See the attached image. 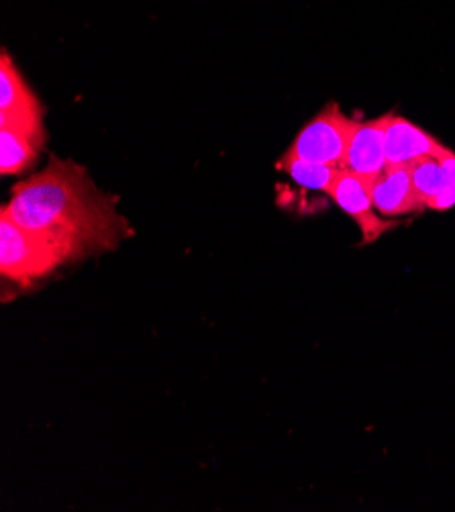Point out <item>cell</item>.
Wrapping results in <instances>:
<instances>
[{"label":"cell","mask_w":455,"mask_h":512,"mask_svg":"<svg viewBox=\"0 0 455 512\" xmlns=\"http://www.w3.org/2000/svg\"><path fill=\"white\" fill-rule=\"evenodd\" d=\"M3 211L58 245L68 262L113 251L131 235L115 200L94 184L86 168L60 158H49L45 170L13 186Z\"/></svg>","instance_id":"obj_1"},{"label":"cell","mask_w":455,"mask_h":512,"mask_svg":"<svg viewBox=\"0 0 455 512\" xmlns=\"http://www.w3.org/2000/svg\"><path fill=\"white\" fill-rule=\"evenodd\" d=\"M68 264L66 253L43 235L15 223L0 211V274L3 278L29 286Z\"/></svg>","instance_id":"obj_2"},{"label":"cell","mask_w":455,"mask_h":512,"mask_svg":"<svg viewBox=\"0 0 455 512\" xmlns=\"http://www.w3.org/2000/svg\"><path fill=\"white\" fill-rule=\"evenodd\" d=\"M43 117L45 109L39 98L19 74L9 51L3 49V56H0V127L29 137L43 149L47 141Z\"/></svg>","instance_id":"obj_3"},{"label":"cell","mask_w":455,"mask_h":512,"mask_svg":"<svg viewBox=\"0 0 455 512\" xmlns=\"http://www.w3.org/2000/svg\"><path fill=\"white\" fill-rule=\"evenodd\" d=\"M356 123L341 113L337 102H329L311 123L300 129L286 153L307 162L341 168Z\"/></svg>","instance_id":"obj_4"},{"label":"cell","mask_w":455,"mask_h":512,"mask_svg":"<svg viewBox=\"0 0 455 512\" xmlns=\"http://www.w3.org/2000/svg\"><path fill=\"white\" fill-rule=\"evenodd\" d=\"M370 188H372L370 180L341 168L327 192L337 207L345 215H349V219L358 223L362 231V243L366 245L374 243L380 235L396 227V223H390L378 217Z\"/></svg>","instance_id":"obj_5"},{"label":"cell","mask_w":455,"mask_h":512,"mask_svg":"<svg viewBox=\"0 0 455 512\" xmlns=\"http://www.w3.org/2000/svg\"><path fill=\"white\" fill-rule=\"evenodd\" d=\"M384 137H386V164L392 168L411 166L429 156L439 158L447 149L425 129L417 127L409 119L398 117L394 113L386 115Z\"/></svg>","instance_id":"obj_6"},{"label":"cell","mask_w":455,"mask_h":512,"mask_svg":"<svg viewBox=\"0 0 455 512\" xmlns=\"http://www.w3.org/2000/svg\"><path fill=\"white\" fill-rule=\"evenodd\" d=\"M384 127H386V115L378 117L376 121H366V123L358 121L356 129H353L349 137V145H347L341 168L374 182L388 168Z\"/></svg>","instance_id":"obj_7"},{"label":"cell","mask_w":455,"mask_h":512,"mask_svg":"<svg viewBox=\"0 0 455 512\" xmlns=\"http://www.w3.org/2000/svg\"><path fill=\"white\" fill-rule=\"evenodd\" d=\"M374 209L384 217H402L423 213L425 204L415 192L409 166H388L370 188Z\"/></svg>","instance_id":"obj_8"},{"label":"cell","mask_w":455,"mask_h":512,"mask_svg":"<svg viewBox=\"0 0 455 512\" xmlns=\"http://www.w3.org/2000/svg\"><path fill=\"white\" fill-rule=\"evenodd\" d=\"M41 147L29 137L0 127V172L3 176H15L29 170L37 158Z\"/></svg>","instance_id":"obj_9"},{"label":"cell","mask_w":455,"mask_h":512,"mask_svg":"<svg viewBox=\"0 0 455 512\" xmlns=\"http://www.w3.org/2000/svg\"><path fill=\"white\" fill-rule=\"evenodd\" d=\"M278 170L286 172L302 188L329 192V188H331V184H333V180H335V176L341 168L307 162V160L290 156V153H284L282 160L278 162Z\"/></svg>","instance_id":"obj_10"},{"label":"cell","mask_w":455,"mask_h":512,"mask_svg":"<svg viewBox=\"0 0 455 512\" xmlns=\"http://www.w3.org/2000/svg\"><path fill=\"white\" fill-rule=\"evenodd\" d=\"M411 172V180L415 186L417 196L421 198V202L425 204V209L435 211L437 202L445 190V170L439 158H423L415 164L409 166Z\"/></svg>","instance_id":"obj_11"},{"label":"cell","mask_w":455,"mask_h":512,"mask_svg":"<svg viewBox=\"0 0 455 512\" xmlns=\"http://www.w3.org/2000/svg\"><path fill=\"white\" fill-rule=\"evenodd\" d=\"M439 160L445 170V190L437 202L435 211L443 213V211H449L455 207V153L447 147L439 156Z\"/></svg>","instance_id":"obj_12"}]
</instances>
